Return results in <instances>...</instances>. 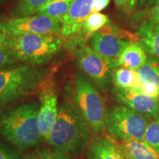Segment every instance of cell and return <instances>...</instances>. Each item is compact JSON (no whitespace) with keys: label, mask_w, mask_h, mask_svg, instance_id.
Returning <instances> with one entry per match:
<instances>
[{"label":"cell","mask_w":159,"mask_h":159,"mask_svg":"<svg viewBox=\"0 0 159 159\" xmlns=\"http://www.w3.org/2000/svg\"><path fill=\"white\" fill-rule=\"evenodd\" d=\"M91 132L69 89L63 102L59 105L55 125L45 142L53 150L77 156L89 148Z\"/></svg>","instance_id":"obj_1"},{"label":"cell","mask_w":159,"mask_h":159,"mask_svg":"<svg viewBox=\"0 0 159 159\" xmlns=\"http://www.w3.org/2000/svg\"><path fill=\"white\" fill-rule=\"evenodd\" d=\"M39 105L21 103L0 112V136L12 146L26 150L43 140L39 123Z\"/></svg>","instance_id":"obj_2"},{"label":"cell","mask_w":159,"mask_h":159,"mask_svg":"<svg viewBox=\"0 0 159 159\" xmlns=\"http://www.w3.org/2000/svg\"><path fill=\"white\" fill-rule=\"evenodd\" d=\"M46 77L45 69L28 64L0 71V110L39 90Z\"/></svg>","instance_id":"obj_3"},{"label":"cell","mask_w":159,"mask_h":159,"mask_svg":"<svg viewBox=\"0 0 159 159\" xmlns=\"http://www.w3.org/2000/svg\"><path fill=\"white\" fill-rule=\"evenodd\" d=\"M63 39L52 35H11L9 47L19 62L38 66L49 62L61 49Z\"/></svg>","instance_id":"obj_4"},{"label":"cell","mask_w":159,"mask_h":159,"mask_svg":"<svg viewBox=\"0 0 159 159\" xmlns=\"http://www.w3.org/2000/svg\"><path fill=\"white\" fill-rule=\"evenodd\" d=\"M72 94L81 114L95 134L106 129V109L105 102L97 87L82 72H77L74 78Z\"/></svg>","instance_id":"obj_5"},{"label":"cell","mask_w":159,"mask_h":159,"mask_svg":"<svg viewBox=\"0 0 159 159\" xmlns=\"http://www.w3.org/2000/svg\"><path fill=\"white\" fill-rule=\"evenodd\" d=\"M148 125L144 115L125 105H114L106 112V130L114 140L134 139L144 142Z\"/></svg>","instance_id":"obj_6"},{"label":"cell","mask_w":159,"mask_h":159,"mask_svg":"<svg viewBox=\"0 0 159 159\" xmlns=\"http://www.w3.org/2000/svg\"><path fill=\"white\" fill-rule=\"evenodd\" d=\"M75 58L79 68L99 90L103 91L108 88L114 71L118 68L116 60L105 57L85 45L75 51Z\"/></svg>","instance_id":"obj_7"},{"label":"cell","mask_w":159,"mask_h":159,"mask_svg":"<svg viewBox=\"0 0 159 159\" xmlns=\"http://www.w3.org/2000/svg\"><path fill=\"white\" fill-rule=\"evenodd\" d=\"M133 35H125L110 23L105 25L89 38V47L99 54L117 60L125 47L134 39Z\"/></svg>","instance_id":"obj_8"},{"label":"cell","mask_w":159,"mask_h":159,"mask_svg":"<svg viewBox=\"0 0 159 159\" xmlns=\"http://www.w3.org/2000/svg\"><path fill=\"white\" fill-rule=\"evenodd\" d=\"M10 35L36 34L56 35L61 33L63 21L44 16L16 17L2 21Z\"/></svg>","instance_id":"obj_9"},{"label":"cell","mask_w":159,"mask_h":159,"mask_svg":"<svg viewBox=\"0 0 159 159\" xmlns=\"http://www.w3.org/2000/svg\"><path fill=\"white\" fill-rule=\"evenodd\" d=\"M39 123L43 140L48 138L58 113L56 87L51 75H47L40 88Z\"/></svg>","instance_id":"obj_10"},{"label":"cell","mask_w":159,"mask_h":159,"mask_svg":"<svg viewBox=\"0 0 159 159\" xmlns=\"http://www.w3.org/2000/svg\"><path fill=\"white\" fill-rule=\"evenodd\" d=\"M113 94L117 102L144 116L156 118L159 97L145 95L136 89H120L115 87Z\"/></svg>","instance_id":"obj_11"},{"label":"cell","mask_w":159,"mask_h":159,"mask_svg":"<svg viewBox=\"0 0 159 159\" xmlns=\"http://www.w3.org/2000/svg\"><path fill=\"white\" fill-rule=\"evenodd\" d=\"M94 0H74L63 17L61 35L68 37L83 32L85 21L93 11Z\"/></svg>","instance_id":"obj_12"},{"label":"cell","mask_w":159,"mask_h":159,"mask_svg":"<svg viewBox=\"0 0 159 159\" xmlns=\"http://www.w3.org/2000/svg\"><path fill=\"white\" fill-rule=\"evenodd\" d=\"M89 159H127L116 140L102 134L91 139L88 148Z\"/></svg>","instance_id":"obj_13"},{"label":"cell","mask_w":159,"mask_h":159,"mask_svg":"<svg viewBox=\"0 0 159 159\" xmlns=\"http://www.w3.org/2000/svg\"><path fill=\"white\" fill-rule=\"evenodd\" d=\"M138 42L150 56L159 58V25L150 20L143 21L136 33Z\"/></svg>","instance_id":"obj_14"},{"label":"cell","mask_w":159,"mask_h":159,"mask_svg":"<svg viewBox=\"0 0 159 159\" xmlns=\"http://www.w3.org/2000/svg\"><path fill=\"white\" fill-rule=\"evenodd\" d=\"M146 52L139 42H131L116 60L118 67L138 71L148 61Z\"/></svg>","instance_id":"obj_15"},{"label":"cell","mask_w":159,"mask_h":159,"mask_svg":"<svg viewBox=\"0 0 159 159\" xmlns=\"http://www.w3.org/2000/svg\"><path fill=\"white\" fill-rule=\"evenodd\" d=\"M119 145L127 159H159L158 152L136 139H124Z\"/></svg>","instance_id":"obj_16"},{"label":"cell","mask_w":159,"mask_h":159,"mask_svg":"<svg viewBox=\"0 0 159 159\" xmlns=\"http://www.w3.org/2000/svg\"><path fill=\"white\" fill-rule=\"evenodd\" d=\"M112 81L115 87L120 89H139L142 85V79L138 71L123 67H118L115 69Z\"/></svg>","instance_id":"obj_17"},{"label":"cell","mask_w":159,"mask_h":159,"mask_svg":"<svg viewBox=\"0 0 159 159\" xmlns=\"http://www.w3.org/2000/svg\"><path fill=\"white\" fill-rule=\"evenodd\" d=\"M74 0H51L35 15L62 20L68 13Z\"/></svg>","instance_id":"obj_18"},{"label":"cell","mask_w":159,"mask_h":159,"mask_svg":"<svg viewBox=\"0 0 159 159\" xmlns=\"http://www.w3.org/2000/svg\"><path fill=\"white\" fill-rule=\"evenodd\" d=\"M138 72L142 83L153 84L159 89V58L150 56Z\"/></svg>","instance_id":"obj_19"},{"label":"cell","mask_w":159,"mask_h":159,"mask_svg":"<svg viewBox=\"0 0 159 159\" xmlns=\"http://www.w3.org/2000/svg\"><path fill=\"white\" fill-rule=\"evenodd\" d=\"M49 1L51 0H19L14 11L15 14L17 17L35 15Z\"/></svg>","instance_id":"obj_20"},{"label":"cell","mask_w":159,"mask_h":159,"mask_svg":"<svg viewBox=\"0 0 159 159\" xmlns=\"http://www.w3.org/2000/svg\"><path fill=\"white\" fill-rule=\"evenodd\" d=\"M108 23L109 18L108 16L101 13H92L85 21L83 33L85 35L88 40L91 35Z\"/></svg>","instance_id":"obj_21"},{"label":"cell","mask_w":159,"mask_h":159,"mask_svg":"<svg viewBox=\"0 0 159 159\" xmlns=\"http://www.w3.org/2000/svg\"><path fill=\"white\" fill-rule=\"evenodd\" d=\"M145 144L159 154V119H156L147 126L144 134Z\"/></svg>","instance_id":"obj_22"},{"label":"cell","mask_w":159,"mask_h":159,"mask_svg":"<svg viewBox=\"0 0 159 159\" xmlns=\"http://www.w3.org/2000/svg\"><path fill=\"white\" fill-rule=\"evenodd\" d=\"M19 62L10 47L0 48V71L16 66Z\"/></svg>","instance_id":"obj_23"},{"label":"cell","mask_w":159,"mask_h":159,"mask_svg":"<svg viewBox=\"0 0 159 159\" xmlns=\"http://www.w3.org/2000/svg\"><path fill=\"white\" fill-rule=\"evenodd\" d=\"M0 159H24L17 148H12L0 141Z\"/></svg>","instance_id":"obj_24"},{"label":"cell","mask_w":159,"mask_h":159,"mask_svg":"<svg viewBox=\"0 0 159 159\" xmlns=\"http://www.w3.org/2000/svg\"><path fill=\"white\" fill-rule=\"evenodd\" d=\"M37 156L39 159H71L69 154L55 150L53 149L39 151Z\"/></svg>","instance_id":"obj_25"},{"label":"cell","mask_w":159,"mask_h":159,"mask_svg":"<svg viewBox=\"0 0 159 159\" xmlns=\"http://www.w3.org/2000/svg\"><path fill=\"white\" fill-rule=\"evenodd\" d=\"M139 92L150 97H159V89L156 85L148 83H142L140 89H137Z\"/></svg>","instance_id":"obj_26"},{"label":"cell","mask_w":159,"mask_h":159,"mask_svg":"<svg viewBox=\"0 0 159 159\" xmlns=\"http://www.w3.org/2000/svg\"><path fill=\"white\" fill-rule=\"evenodd\" d=\"M11 35L4 27L2 23L0 22V48L9 47Z\"/></svg>","instance_id":"obj_27"},{"label":"cell","mask_w":159,"mask_h":159,"mask_svg":"<svg viewBox=\"0 0 159 159\" xmlns=\"http://www.w3.org/2000/svg\"><path fill=\"white\" fill-rule=\"evenodd\" d=\"M110 0H94L92 13H99L108 5Z\"/></svg>","instance_id":"obj_28"},{"label":"cell","mask_w":159,"mask_h":159,"mask_svg":"<svg viewBox=\"0 0 159 159\" xmlns=\"http://www.w3.org/2000/svg\"><path fill=\"white\" fill-rule=\"evenodd\" d=\"M149 20L157 25H159V3L151 8L150 16Z\"/></svg>","instance_id":"obj_29"},{"label":"cell","mask_w":159,"mask_h":159,"mask_svg":"<svg viewBox=\"0 0 159 159\" xmlns=\"http://www.w3.org/2000/svg\"><path fill=\"white\" fill-rule=\"evenodd\" d=\"M139 0H129L128 5H127V8L128 11H132L134 10L138 3Z\"/></svg>","instance_id":"obj_30"},{"label":"cell","mask_w":159,"mask_h":159,"mask_svg":"<svg viewBox=\"0 0 159 159\" xmlns=\"http://www.w3.org/2000/svg\"><path fill=\"white\" fill-rule=\"evenodd\" d=\"M115 4L118 6V7H123V6L128 5L129 0H113Z\"/></svg>","instance_id":"obj_31"},{"label":"cell","mask_w":159,"mask_h":159,"mask_svg":"<svg viewBox=\"0 0 159 159\" xmlns=\"http://www.w3.org/2000/svg\"><path fill=\"white\" fill-rule=\"evenodd\" d=\"M147 5L148 6H155L159 3V0H147Z\"/></svg>","instance_id":"obj_32"},{"label":"cell","mask_w":159,"mask_h":159,"mask_svg":"<svg viewBox=\"0 0 159 159\" xmlns=\"http://www.w3.org/2000/svg\"><path fill=\"white\" fill-rule=\"evenodd\" d=\"M28 159H39V157H38L37 154L36 155H33V156H30Z\"/></svg>","instance_id":"obj_33"},{"label":"cell","mask_w":159,"mask_h":159,"mask_svg":"<svg viewBox=\"0 0 159 159\" xmlns=\"http://www.w3.org/2000/svg\"><path fill=\"white\" fill-rule=\"evenodd\" d=\"M156 119H159V102H158V110H157Z\"/></svg>","instance_id":"obj_34"}]
</instances>
